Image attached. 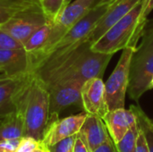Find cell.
<instances>
[{"label":"cell","mask_w":153,"mask_h":152,"mask_svg":"<svg viewBox=\"0 0 153 152\" xmlns=\"http://www.w3.org/2000/svg\"><path fill=\"white\" fill-rule=\"evenodd\" d=\"M84 41L71 52L43 62L34 73L48 87L74 79L103 78L112 54L94 52Z\"/></svg>","instance_id":"obj_1"},{"label":"cell","mask_w":153,"mask_h":152,"mask_svg":"<svg viewBox=\"0 0 153 152\" xmlns=\"http://www.w3.org/2000/svg\"><path fill=\"white\" fill-rule=\"evenodd\" d=\"M16 111L24 122V136L42 141L49 118V93L32 72L26 73L15 98Z\"/></svg>","instance_id":"obj_2"},{"label":"cell","mask_w":153,"mask_h":152,"mask_svg":"<svg viewBox=\"0 0 153 152\" xmlns=\"http://www.w3.org/2000/svg\"><path fill=\"white\" fill-rule=\"evenodd\" d=\"M144 0H141L128 13L101 36L91 48L94 52L114 55L126 47L135 49L148 23L142 15Z\"/></svg>","instance_id":"obj_3"},{"label":"cell","mask_w":153,"mask_h":152,"mask_svg":"<svg viewBox=\"0 0 153 152\" xmlns=\"http://www.w3.org/2000/svg\"><path fill=\"white\" fill-rule=\"evenodd\" d=\"M153 76V20L148 23L142 35V41L133 53L130 64L128 94L134 101L149 90Z\"/></svg>","instance_id":"obj_4"},{"label":"cell","mask_w":153,"mask_h":152,"mask_svg":"<svg viewBox=\"0 0 153 152\" xmlns=\"http://www.w3.org/2000/svg\"><path fill=\"white\" fill-rule=\"evenodd\" d=\"M95 0H74L69 3L53 22L52 30L45 46L39 51L29 55L30 72L43 62L59 39L91 8Z\"/></svg>","instance_id":"obj_5"},{"label":"cell","mask_w":153,"mask_h":152,"mask_svg":"<svg viewBox=\"0 0 153 152\" xmlns=\"http://www.w3.org/2000/svg\"><path fill=\"white\" fill-rule=\"evenodd\" d=\"M108 6L109 5L107 4H96L95 6H93L59 39V41L54 46V47L48 55V56L43 60V62L48 59H53L64 56L86 41L87 36L92 30L100 19L107 12Z\"/></svg>","instance_id":"obj_6"},{"label":"cell","mask_w":153,"mask_h":152,"mask_svg":"<svg viewBox=\"0 0 153 152\" xmlns=\"http://www.w3.org/2000/svg\"><path fill=\"white\" fill-rule=\"evenodd\" d=\"M134 50L131 47L123 49L117 66L105 83L108 111L125 108L126 95L129 86L130 64Z\"/></svg>","instance_id":"obj_7"},{"label":"cell","mask_w":153,"mask_h":152,"mask_svg":"<svg viewBox=\"0 0 153 152\" xmlns=\"http://www.w3.org/2000/svg\"><path fill=\"white\" fill-rule=\"evenodd\" d=\"M40 2L19 11L0 27L22 45L39 27L48 22Z\"/></svg>","instance_id":"obj_8"},{"label":"cell","mask_w":153,"mask_h":152,"mask_svg":"<svg viewBox=\"0 0 153 152\" xmlns=\"http://www.w3.org/2000/svg\"><path fill=\"white\" fill-rule=\"evenodd\" d=\"M84 81L74 79L48 87L49 93V117L57 116L68 107L82 104V88Z\"/></svg>","instance_id":"obj_9"},{"label":"cell","mask_w":153,"mask_h":152,"mask_svg":"<svg viewBox=\"0 0 153 152\" xmlns=\"http://www.w3.org/2000/svg\"><path fill=\"white\" fill-rule=\"evenodd\" d=\"M87 115L84 112L62 119H59L58 116L49 117L41 142L48 148L63 139L77 134Z\"/></svg>","instance_id":"obj_10"},{"label":"cell","mask_w":153,"mask_h":152,"mask_svg":"<svg viewBox=\"0 0 153 152\" xmlns=\"http://www.w3.org/2000/svg\"><path fill=\"white\" fill-rule=\"evenodd\" d=\"M82 108L87 114L103 118L108 112L105 83L101 78H91L84 82L82 88Z\"/></svg>","instance_id":"obj_11"},{"label":"cell","mask_w":153,"mask_h":152,"mask_svg":"<svg viewBox=\"0 0 153 152\" xmlns=\"http://www.w3.org/2000/svg\"><path fill=\"white\" fill-rule=\"evenodd\" d=\"M141 0H118L114 4H111L107 12L87 36L86 41H88L91 45L94 44L114 24L128 13Z\"/></svg>","instance_id":"obj_12"},{"label":"cell","mask_w":153,"mask_h":152,"mask_svg":"<svg viewBox=\"0 0 153 152\" xmlns=\"http://www.w3.org/2000/svg\"><path fill=\"white\" fill-rule=\"evenodd\" d=\"M77 136L84 142L91 152L96 150L109 138L108 128L100 116L88 114Z\"/></svg>","instance_id":"obj_13"},{"label":"cell","mask_w":153,"mask_h":152,"mask_svg":"<svg viewBox=\"0 0 153 152\" xmlns=\"http://www.w3.org/2000/svg\"><path fill=\"white\" fill-rule=\"evenodd\" d=\"M30 72V56L23 47L0 49V73L4 76H19Z\"/></svg>","instance_id":"obj_14"},{"label":"cell","mask_w":153,"mask_h":152,"mask_svg":"<svg viewBox=\"0 0 153 152\" xmlns=\"http://www.w3.org/2000/svg\"><path fill=\"white\" fill-rule=\"evenodd\" d=\"M102 119L115 143L118 142L127 131L137 123L136 116L131 108L108 111Z\"/></svg>","instance_id":"obj_15"},{"label":"cell","mask_w":153,"mask_h":152,"mask_svg":"<svg viewBox=\"0 0 153 152\" xmlns=\"http://www.w3.org/2000/svg\"><path fill=\"white\" fill-rule=\"evenodd\" d=\"M25 74L0 76V118L5 117L16 111V93Z\"/></svg>","instance_id":"obj_16"},{"label":"cell","mask_w":153,"mask_h":152,"mask_svg":"<svg viewBox=\"0 0 153 152\" xmlns=\"http://www.w3.org/2000/svg\"><path fill=\"white\" fill-rule=\"evenodd\" d=\"M24 136V122L22 116L15 111L3 117L0 121V142L20 140Z\"/></svg>","instance_id":"obj_17"},{"label":"cell","mask_w":153,"mask_h":152,"mask_svg":"<svg viewBox=\"0 0 153 152\" xmlns=\"http://www.w3.org/2000/svg\"><path fill=\"white\" fill-rule=\"evenodd\" d=\"M52 26L53 22H48L36 30L29 37V39L23 44V48L29 55L40 50L45 46L51 33Z\"/></svg>","instance_id":"obj_18"},{"label":"cell","mask_w":153,"mask_h":152,"mask_svg":"<svg viewBox=\"0 0 153 152\" xmlns=\"http://www.w3.org/2000/svg\"><path fill=\"white\" fill-rule=\"evenodd\" d=\"M37 0H0V26L19 11L31 5Z\"/></svg>","instance_id":"obj_19"},{"label":"cell","mask_w":153,"mask_h":152,"mask_svg":"<svg viewBox=\"0 0 153 152\" xmlns=\"http://www.w3.org/2000/svg\"><path fill=\"white\" fill-rule=\"evenodd\" d=\"M130 108L134 112L138 126L145 136L149 152H153V122L144 114V112L139 107L131 106Z\"/></svg>","instance_id":"obj_20"},{"label":"cell","mask_w":153,"mask_h":152,"mask_svg":"<svg viewBox=\"0 0 153 152\" xmlns=\"http://www.w3.org/2000/svg\"><path fill=\"white\" fill-rule=\"evenodd\" d=\"M138 134L139 126L136 123V125L132 126L118 142L115 143L117 152H135Z\"/></svg>","instance_id":"obj_21"},{"label":"cell","mask_w":153,"mask_h":152,"mask_svg":"<svg viewBox=\"0 0 153 152\" xmlns=\"http://www.w3.org/2000/svg\"><path fill=\"white\" fill-rule=\"evenodd\" d=\"M65 0H41L40 4L49 22H53L64 8Z\"/></svg>","instance_id":"obj_22"},{"label":"cell","mask_w":153,"mask_h":152,"mask_svg":"<svg viewBox=\"0 0 153 152\" xmlns=\"http://www.w3.org/2000/svg\"><path fill=\"white\" fill-rule=\"evenodd\" d=\"M76 138L77 134L67 137L48 147L47 149L49 151V152H74V147L75 144Z\"/></svg>","instance_id":"obj_23"},{"label":"cell","mask_w":153,"mask_h":152,"mask_svg":"<svg viewBox=\"0 0 153 152\" xmlns=\"http://www.w3.org/2000/svg\"><path fill=\"white\" fill-rule=\"evenodd\" d=\"M23 45L0 27V49L22 48Z\"/></svg>","instance_id":"obj_24"},{"label":"cell","mask_w":153,"mask_h":152,"mask_svg":"<svg viewBox=\"0 0 153 152\" xmlns=\"http://www.w3.org/2000/svg\"><path fill=\"white\" fill-rule=\"evenodd\" d=\"M41 146H44L43 143L40 141L35 140L31 137L29 136H23L21 140H20V143L19 146L17 148L16 152H28L39 148Z\"/></svg>","instance_id":"obj_25"},{"label":"cell","mask_w":153,"mask_h":152,"mask_svg":"<svg viewBox=\"0 0 153 152\" xmlns=\"http://www.w3.org/2000/svg\"><path fill=\"white\" fill-rule=\"evenodd\" d=\"M20 140H7L0 142V152H16Z\"/></svg>","instance_id":"obj_26"},{"label":"cell","mask_w":153,"mask_h":152,"mask_svg":"<svg viewBox=\"0 0 153 152\" xmlns=\"http://www.w3.org/2000/svg\"><path fill=\"white\" fill-rule=\"evenodd\" d=\"M135 152H149L148 144H147L145 136L140 128H139V134H138V138H137Z\"/></svg>","instance_id":"obj_27"},{"label":"cell","mask_w":153,"mask_h":152,"mask_svg":"<svg viewBox=\"0 0 153 152\" xmlns=\"http://www.w3.org/2000/svg\"><path fill=\"white\" fill-rule=\"evenodd\" d=\"M92 152H117V150L116 148V144L111 139V137L102 143L100 146H99L96 150H94Z\"/></svg>","instance_id":"obj_28"},{"label":"cell","mask_w":153,"mask_h":152,"mask_svg":"<svg viewBox=\"0 0 153 152\" xmlns=\"http://www.w3.org/2000/svg\"><path fill=\"white\" fill-rule=\"evenodd\" d=\"M153 10V0H144V4H143V13L142 15L143 18L148 17V15L150 14V13Z\"/></svg>","instance_id":"obj_29"},{"label":"cell","mask_w":153,"mask_h":152,"mask_svg":"<svg viewBox=\"0 0 153 152\" xmlns=\"http://www.w3.org/2000/svg\"><path fill=\"white\" fill-rule=\"evenodd\" d=\"M74 152H91L88 148L86 147V145L84 144V142L77 136L76 141H75V144L74 147Z\"/></svg>","instance_id":"obj_30"},{"label":"cell","mask_w":153,"mask_h":152,"mask_svg":"<svg viewBox=\"0 0 153 152\" xmlns=\"http://www.w3.org/2000/svg\"><path fill=\"white\" fill-rule=\"evenodd\" d=\"M118 0H100L99 1V3L97 4H107V5H110L111 4H114L116 2H117Z\"/></svg>","instance_id":"obj_31"},{"label":"cell","mask_w":153,"mask_h":152,"mask_svg":"<svg viewBox=\"0 0 153 152\" xmlns=\"http://www.w3.org/2000/svg\"><path fill=\"white\" fill-rule=\"evenodd\" d=\"M46 150H47V148H46L45 146H41V147H39V148L34 149V150H32V151L28 152H45L46 151Z\"/></svg>","instance_id":"obj_32"},{"label":"cell","mask_w":153,"mask_h":152,"mask_svg":"<svg viewBox=\"0 0 153 152\" xmlns=\"http://www.w3.org/2000/svg\"><path fill=\"white\" fill-rule=\"evenodd\" d=\"M72 1H73V0H65V3H64V8H65V7L69 3H71ZM64 8H63V9H64Z\"/></svg>","instance_id":"obj_33"},{"label":"cell","mask_w":153,"mask_h":152,"mask_svg":"<svg viewBox=\"0 0 153 152\" xmlns=\"http://www.w3.org/2000/svg\"><path fill=\"white\" fill-rule=\"evenodd\" d=\"M153 89V76L151 80V82H150V85H149V90H152Z\"/></svg>","instance_id":"obj_34"},{"label":"cell","mask_w":153,"mask_h":152,"mask_svg":"<svg viewBox=\"0 0 153 152\" xmlns=\"http://www.w3.org/2000/svg\"><path fill=\"white\" fill-rule=\"evenodd\" d=\"M46 152H49V151H48V150L47 149V150H46Z\"/></svg>","instance_id":"obj_35"},{"label":"cell","mask_w":153,"mask_h":152,"mask_svg":"<svg viewBox=\"0 0 153 152\" xmlns=\"http://www.w3.org/2000/svg\"><path fill=\"white\" fill-rule=\"evenodd\" d=\"M37 1H39V2H40V1H41V0H37Z\"/></svg>","instance_id":"obj_36"},{"label":"cell","mask_w":153,"mask_h":152,"mask_svg":"<svg viewBox=\"0 0 153 152\" xmlns=\"http://www.w3.org/2000/svg\"><path fill=\"white\" fill-rule=\"evenodd\" d=\"M45 152H46V151H45Z\"/></svg>","instance_id":"obj_37"}]
</instances>
